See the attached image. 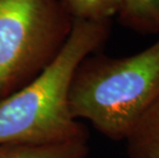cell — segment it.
<instances>
[{
	"label": "cell",
	"instance_id": "4",
	"mask_svg": "<svg viewBox=\"0 0 159 158\" xmlns=\"http://www.w3.org/2000/svg\"><path fill=\"white\" fill-rule=\"evenodd\" d=\"M124 141L127 158H159V97L142 113Z\"/></svg>",
	"mask_w": 159,
	"mask_h": 158
},
{
	"label": "cell",
	"instance_id": "7",
	"mask_svg": "<svg viewBox=\"0 0 159 158\" xmlns=\"http://www.w3.org/2000/svg\"><path fill=\"white\" fill-rule=\"evenodd\" d=\"M74 20L106 21L117 15L122 0H60Z\"/></svg>",
	"mask_w": 159,
	"mask_h": 158
},
{
	"label": "cell",
	"instance_id": "1",
	"mask_svg": "<svg viewBox=\"0 0 159 158\" xmlns=\"http://www.w3.org/2000/svg\"><path fill=\"white\" fill-rule=\"evenodd\" d=\"M111 20H74L57 58L29 84L0 101V144L53 145L89 140L86 129L71 114L69 88L82 60L101 52Z\"/></svg>",
	"mask_w": 159,
	"mask_h": 158
},
{
	"label": "cell",
	"instance_id": "5",
	"mask_svg": "<svg viewBox=\"0 0 159 158\" xmlns=\"http://www.w3.org/2000/svg\"><path fill=\"white\" fill-rule=\"evenodd\" d=\"M89 140L53 145L0 144V158H87Z\"/></svg>",
	"mask_w": 159,
	"mask_h": 158
},
{
	"label": "cell",
	"instance_id": "3",
	"mask_svg": "<svg viewBox=\"0 0 159 158\" xmlns=\"http://www.w3.org/2000/svg\"><path fill=\"white\" fill-rule=\"evenodd\" d=\"M72 26L60 0H0V101L57 58Z\"/></svg>",
	"mask_w": 159,
	"mask_h": 158
},
{
	"label": "cell",
	"instance_id": "6",
	"mask_svg": "<svg viewBox=\"0 0 159 158\" xmlns=\"http://www.w3.org/2000/svg\"><path fill=\"white\" fill-rule=\"evenodd\" d=\"M120 24L143 35L159 33V0H122Z\"/></svg>",
	"mask_w": 159,
	"mask_h": 158
},
{
	"label": "cell",
	"instance_id": "2",
	"mask_svg": "<svg viewBox=\"0 0 159 158\" xmlns=\"http://www.w3.org/2000/svg\"><path fill=\"white\" fill-rule=\"evenodd\" d=\"M159 97V39L129 56L101 52L77 66L69 88V107L112 141H124L131 127Z\"/></svg>",
	"mask_w": 159,
	"mask_h": 158
}]
</instances>
